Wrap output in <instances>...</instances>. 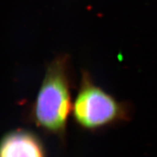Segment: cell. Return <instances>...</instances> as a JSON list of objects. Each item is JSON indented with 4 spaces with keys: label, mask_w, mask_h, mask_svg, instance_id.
Listing matches in <instances>:
<instances>
[{
    "label": "cell",
    "mask_w": 157,
    "mask_h": 157,
    "mask_svg": "<svg viewBox=\"0 0 157 157\" xmlns=\"http://www.w3.org/2000/svg\"><path fill=\"white\" fill-rule=\"evenodd\" d=\"M71 61L67 54H60L46 67L42 85L31 106L30 117L38 128L63 140L72 114Z\"/></svg>",
    "instance_id": "1"
},
{
    "label": "cell",
    "mask_w": 157,
    "mask_h": 157,
    "mask_svg": "<svg viewBox=\"0 0 157 157\" xmlns=\"http://www.w3.org/2000/svg\"><path fill=\"white\" fill-rule=\"evenodd\" d=\"M129 103L121 101L98 86L87 71H83L79 90L73 103L72 116L82 129L98 132L131 119Z\"/></svg>",
    "instance_id": "2"
},
{
    "label": "cell",
    "mask_w": 157,
    "mask_h": 157,
    "mask_svg": "<svg viewBox=\"0 0 157 157\" xmlns=\"http://www.w3.org/2000/svg\"><path fill=\"white\" fill-rule=\"evenodd\" d=\"M0 157H46V151L38 136L18 129L6 134L0 141Z\"/></svg>",
    "instance_id": "3"
}]
</instances>
